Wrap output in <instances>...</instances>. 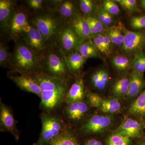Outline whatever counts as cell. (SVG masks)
Listing matches in <instances>:
<instances>
[{
	"instance_id": "obj_1",
	"label": "cell",
	"mask_w": 145,
	"mask_h": 145,
	"mask_svg": "<svg viewBox=\"0 0 145 145\" xmlns=\"http://www.w3.org/2000/svg\"><path fill=\"white\" fill-rule=\"evenodd\" d=\"M41 90V107L47 111L57 108L65 101L68 91L67 80L52 77L41 71L29 75Z\"/></svg>"
},
{
	"instance_id": "obj_2",
	"label": "cell",
	"mask_w": 145,
	"mask_h": 145,
	"mask_svg": "<svg viewBox=\"0 0 145 145\" xmlns=\"http://www.w3.org/2000/svg\"><path fill=\"white\" fill-rule=\"evenodd\" d=\"M29 19L41 33L48 46L57 44L64 22L57 11L44 8L33 13Z\"/></svg>"
},
{
	"instance_id": "obj_3",
	"label": "cell",
	"mask_w": 145,
	"mask_h": 145,
	"mask_svg": "<svg viewBox=\"0 0 145 145\" xmlns=\"http://www.w3.org/2000/svg\"><path fill=\"white\" fill-rule=\"evenodd\" d=\"M15 45L11 53L13 69L30 75L40 71V57L31 50L22 37L14 39Z\"/></svg>"
},
{
	"instance_id": "obj_4",
	"label": "cell",
	"mask_w": 145,
	"mask_h": 145,
	"mask_svg": "<svg viewBox=\"0 0 145 145\" xmlns=\"http://www.w3.org/2000/svg\"><path fill=\"white\" fill-rule=\"evenodd\" d=\"M46 74L67 80L69 72L66 56L57 44L48 46L40 57V71Z\"/></svg>"
},
{
	"instance_id": "obj_5",
	"label": "cell",
	"mask_w": 145,
	"mask_h": 145,
	"mask_svg": "<svg viewBox=\"0 0 145 145\" xmlns=\"http://www.w3.org/2000/svg\"><path fill=\"white\" fill-rule=\"evenodd\" d=\"M41 121V133L35 145H48L66 130L63 122L57 115L43 114Z\"/></svg>"
},
{
	"instance_id": "obj_6",
	"label": "cell",
	"mask_w": 145,
	"mask_h": 145,
	"mask_svg": "<svg viewBox=\"0 0 145 145\" xmlns=\"http://www.w3.org/2000/svg\"><path fill=\"white\" fill-rule=\"evenodd\" d=\"M84 41L76 34L68 23L64 22L57 39V45L65 56L75 52Z\"/></svg>"
},
{
	"instance_id": "obj_7",
	"label": "cell",
	"mask_w": 145,
	"mask_h": 145,
	"mask_svg": "<svg viewBox=\"0 0 145 145\" xmlns=\"http://www.w3.org/2000/svg\"><path fill=\"white\" fill-rule=\"evenodd\" d=\"M21 37L27 46L40 57L48 47L41 33L30 20L24 28Z\"/></svg>"
},
{
	"instance_id": "obj_8",
	"label": "cell",
	"mask_w": 145,
	"mask_h": 145,
	"mask_svg": "<svg viewBox=\"0 0 145 145\" xmlns=\"http://www.w3.org/2000/svg\"><path fill=\"white\" fill-rule=\"evenodd\" d=\"M113 121L112 116L94 114L82 125L80 130L86 135L101 133L110 128Z\"/></svg>"
},
{
	"instance_id": "obj_9",
	"label": "cell",
	"mask_w": 145,
	"mask_h": 145,
	"mask_svg": "<svg viewBox=\"0 0 145 145\" xmlns=\"http://www.w3.org/2000/svg\"><path fill=\"white\" fill-rule=\"evenodd\" d=\"M87 99L91 106L96 108L103 113L111 114L121 110V105L116 98L103 99L96 93L88 91L86 94Z\"/></svg>"
},
{
	"instance_id": "obj_10",
	"label": "cell",
	"mask_w": 145,
	"mask_h": 145,
	"mask_svg": "<svg viewBox=\"0 0 145 145\" xmlns=\"http://www.w3.org/2000/svg\"><path fill=\"white\" fill-rule=\"evenodd\" d=\"M8 76L21 89L34 93L40 98L42 93L41 89L30 75L13 69L8 72Z\"/></svg>"
},
{
	"instance_id": "obj_11",
	"label": "cell",
	"mask_w": 145,
	"mask_h": 145,
	"mask_svg": "<svg viewBox=\"0 0 145 145\" xmlns=\"http://www.w3.org/2000/svg\"><path fill=\"white\" fill-rule=\"evenodd\" d=\"M15 1H0V27L2 34L5 37H10L11 21L15 11Z\"/></svg>"
},
{
	"instance_id": "obj_12",
	"label": "cell",
	"mask_w": 145,
	"mask_h": 145,
	"mask_svg": "<svg viewBox=\"0 0 145 145\" xmlns=\"http://www.w3.org/2000/svg\"><path fill=\"white\" fill-rule=\"evenodd\" d=\"M115 132L130 139L140 138L144 132V126L137 119L127 117L123 120Z\"/></svg>"
},
{
	"instance_id": "obj_13",
	"label": "cell",
	"mask_w": 145,
	"mask_h": 145,
	"mask_svg": "<svg viewBox=\"0 0 145 145\" xmlns=\"http://www.w3.org/2000/svg\"><path fill=\"white\" fill-rule=\"evenodd\" d=\"M120 27L124 34V40L122 46L123 50L130 54L138 52L144 43V34L140 32L127 30L121 25Z\"/></svg>"
},
{
	"instance_id": "obj_14",
	"label": "cell",
	"mask_w": 145,
	"mask_h": 145,
	"mask_svg": "<svg viewBox=\"0 0 145 145\" xmlns=\"http://www.w3.org/2000/svg\"><path fill=\"white\" fill-rule=\"evenodd\" d=\"M29 23V18L26 10L21 8L16 9L10 24L9 39L14 40L20 37L24 28Z\"/></svg>"
},
{
	"instance_id": "obj_15",
	"label": "cell",
	"mask_w": 145,
	"mask_h": 145,
	"mask_svg": "<svg viewBox=\"0 0 145 145\" xmlns=\"http://www.w3.org/2000/svg\"><path fill=\"white\" fill-rule=\"evenodd\" d=\"M0 124L1 129L10 132L18 140V130L12 110L1 101L0 105Z\"/></svg>"
},
{
	"instance_id": "obj_16",
	"label": "cell",
	"mask_w": 145,
	"mask_h": 145,
	"mask_svg": "<svg viewBox=\"0 0 145 145\" xmlns=\"http://www.w3.org/2000/svg\"><path fill=\"white\" fill-rule=\"evenodd\" d=\"M68 23L81 39L84 40H91V35L89 25L83 15L77 13Z\"/></svg>"
},
{
	"instance_id": "obj_17",
	"label": "cell",
	"mask_w": 145,
	"mask_h": 145,
	"mask_svg": "<svg viewBox=\"0 0 145 145\" xmlns=\"http://www.w3.org/2000/svg\"><path fill=\"white\" fill-rule=\"evenodd\" d=\"M88 110V105L82 101L68 105L65 108V113L68 120L77 122L83 119Z\"/></svg>"
},
{
	"instance_id": "obj_18",
	"label": "cell",
	"mask_w": 145,
	"mask_h": 145,
	"mask_svg": "<svg viewBox=\"0 0 145 145\" xmlns=\"http://www.w3.org/2000/svg\"><path fill=\"white\" fill-rule=\"evenodd\" d=\"M85 96L84 84L82 78H78L68 90L65 102L67 105L83 101Z\"/></svg>"
},
{
	"instance_id": "obj_19",
	"label": "cell",
	"mask_w": 145,
	"mask_h": 145,
	"mask_svg": "<svg viewBox=\"0 0 145 145\" xmlns=\"http://www.w3.org/2000/svg\"><path fill=\"white\" fill-rule=\"evenodd\" d=\"M130 83L128 92L126 97L131 100L137 97L142 90L145 85L143 75L133 71L129 77Z\"/></svg>"
},
{
	"instance_id": "obj_20",
	"label": "cell",
	"mask_w": 145,
	"mask_h": 145,
	"mask_svg": "<svg viewBox=\"0 0 145 145\" xmlns=\"http://www.w3.org/2000/svg\"><path fill=\"white\" fill-rule=\"evenodd\" d=\"M90 80L94 88L98 90H103L106 88L109 82V74L105 69H101L92 72Z\"/></svg>"
},
{
	"instance_id": "obj_21",
	"label": "cell",
	"mask_w": 145,
	"mask_h": 145,
	"mask_svg": "<svg viewBox=\"0 0 145 145\" xmlns=\"http://www.w3.org/2000/svg\"><path fill=\"white\" fill-rule=\"evenodd\" d=\"M64 22L69 23L77 14L75 3L71 1H63L56 9Z\"/></svg>"
},
{
	"instance_id": "obj_22",
	"label": "cell",
	"mask_w": 145,
	"mask_h": 145,
	"mask_svg": "<svg viewBox=\"0 0 145 145\" xmlns=\"http://www.w3.org/2000/svg\"><path fill=\"white\" fill-rule=\"evenodd\" d=\"M66 60L69 72L76 73L81 70L86 59L79 52L75 51L66 56Z\"/></svg>"
},
{
	"instance_id": "obj_23",
	"label": "cell",
	"mask_w": 145,
	"mask_h": 145,
	"mask_svg": "<svg viewBox=\"0 0 145 145\" xmlns=\"http://www.w3.org/2000/svg\"><path fill=\"white\" fill-rule=\"evenodd\" d=\"M129 83V78L127 77H123L115 81L112 89L114 98L119 99L126 96L128 92Z\"/></svg>"
},
{
	"instance_id": "obj_24",
	"label": "cell",
	"mask_w": 145,
	"mask_h": 145,
	"mask_svg": "<svg viewBox=\"0 0 145 145\" xmlns=\"http://www.w3.org/2000/svg\"><path fill=\"white\" fill-rule=\"evenodd\" d=\"M76 51L86 59L99 57V52L91 40L83 41L78 46Z\"/></svg>"
},
{
	"instance_id": "obj_25",
	"label": "cell",
	"mask_w": 145,
	"mask_h": 145,
	"mask_svg": "<svg viewBox=\"0 0 145 145\" xmlns=\"http://www.w3.org/2000/svg\"><path fill=\"white\" fill-rule=\"evenodd\" d=\"M128 112L133 115L145 117V89L131 104Z\"/></svg>"
},
{
	"instance_id": "obj_26",
	"label": "cell",
	"mask_w": 145,
	"mask_h": 145,
	"mask_svg": "<svg viewBox=\"0 0 145 145\" xmlns=\"http://www.w3.org/2000/svg\"><path fill=\"white\" fill-rule=\"evenodd\" d=\"M48 145H80L73 133L65 130Z\"/></svg>"
},
{
	"instance_id": "obj_27",
	"label": "cell",
	"mask_w": 145,
	"mask_h": 145,
	"mask_svg": "<svg viewBox=\"0 0 145 145\" xmlns=\"http://www.w3.org/2000/svg\"><path fill=\"white\" fill-rule=\"evenodd\" d=\"M84 16L89 25L91 37L103 33L105 30V26H106L99 20V18L92 15Z\"/></svg>"
},
{
	"instance_id": "obj_28",
	"label": "cell",
	"mask_w": 145,
	"mask_h": 145,
	"mask_svg": "<svg viewBox=\"0 0 145 145\" xmlns=\"http://www.w3.org/2000/svg\"><path fill=\"white\" fill-rule=\"evenodd\" d=\"M11 53L7 45L1 41L0 42V65L2 67L13 68L11 61Z\"/></svg>"
},
{
	"instance_id": "obj_29",
	"label": "cell",
	"mask_w": 145,
	"mask_h": 145,
	"mask_svg": "<svg viewBox=\"0 0 145 145\" xmlns=\"http://www.w3.org/2000/svg\"><path fill=\"white\" fill-rule=\"evenodd\" d=\"M107 34L112 44L116 46H122L124 40V34L120 27H112L109 29Z\"/></svg>"
},
{
	"instance_id": "obj_30",
	"label": "cell",
	"mask_w": 145,
	"mask_h": 145,
	"mask_svg": "<svg viewBox=\"0 0 145 145\" xmlns=\"http://www.w3.org/2000/svg\"><path fill=\"white\" fill-rule=\"evenodd\" d=\"M106 143V145H131L132 141L130 138L114 132L107 137Z\"/></svg>"
},
{
	"instance_id": "obj_31",
	"label": "cell",
	"mask_w": 145,
	"mask_h": 145,
	"mask_svg": "<svg viewBox=\"0 0 145 145\" xmlns=\"http://www.w3.org/2000/svg\"><path fill=\"white\" fill-rule=\"evenodd\" d=\"M112 63L117 70L122 71L126 70L130 65L129 59L124 55H117L112 59Z\"/></svg>"
},
{
	"instance_id": "obj_32",
	"label": "cell",
	"mask_w": 145,
	"mask_h": 145,
	"mask_svg": "<svg viewBox=\"0 0 145 145\" xmlns=\"http://www.w3.org/2000/svg\"><path fill=\"white\" fill-rule=\"evenodd\" d=\"M133 71L143 75L145 71V54L140 52L136 54L133 63Z\"/></svg>"
},
{
	"instance_id": "obj_33",
	"label": "cell",
	"mask_w": 145,
	"mask_h": 145,
	"mask_svg": "<svg viewBox=\"0 0 145 145\" xmlns=\"http://www.w3.org/2000/svg\"><path fill=\"white\" fill-rule=\"evenodd\" d=\"M79 7L83 16L91 15L95 9L93 1L91 0H81L79 1Z\"/></svg>"
},
{
	"instance_id": "obj_34",
	"label": "cell",
	"mask_w": 145,
	"mask_h": 145,
	"mask_svg": "<svg viewBox=\"0 0 145 145\" xmlns=\"http://www.w3.org/2000/svg\"><path fill=\"white\" fill-rule=\"evenodd\" d=\"M104 10L112 16H116L120 12V8L115 1L106 0L103 2Z\"/></svg>"
},
{
	"instance_id": "obj_35",
	"label": "cell",
	"mask_w": 145,
	"mask_h": 145,
	"mask_svg": "<svg viewBox=\"0 0 145 145\" xmlns=\"http://www.w3.org/2000/svg\"><path fill=\"white\" fill-rule=\"evenodd\" d=\"M104 35L103 33L92 36L91 40L98 52L105 54V50L104 46Z\"/></svg>"
},
{
	"instance_id": "obj_36",
	"label": "cell",
	"mask_w": 145,
	"mask_h": 145,
	"mask_svg": "<svg viewBox=\"0 0 145 145\" xmlns=\"http://www.w3.org/2000/svg\"><path fill=\"white\" fill-rule=\"evenodd\" d=\"M99 20L105 26H109L113 22L112 16L104 10L103 7L99 8L98 12Z\"/></svg>"
},
{
	"instance_id": "obj_37",
	"label": "cell",
	"mask_w": 145,
	"mask_h": 145,
	"mask_svg": "<svg viewBox=\"0 0 145 145\" xmlns=\"http://www.w3.org/2000/svg\"><path fill=\"white\" fill-rule=\"evenodd\" d=\"M130 24L133 29H140L145 28V16H135L130 20Z\"/></svg>"
},
{
	"instance_id": "obj_38",
	"label": "cell",
	"mask_w": 145,
	"mask_h": 145,
	"mask_svg": "<svg viewBox=\"0 0 145 145\" xmlns=\"http://www.w3.org/2000/svg\"><path fill=\"white\" fill-rule=\"evenodd\" d=\"M25 1L29 8L37 11L44 8V6L46 3V1L43 0H27Z\"/></svg>"
},
{
	"instance_id": "obj_39",
	"label": "cell",
	"mask_w": 145,
	"mask_h": 145,
	"mask_svg": "<svg viewBox=\"0 0 145 145\" xmlns=\"http://www.w3.org/2000/svg\"><path fill=\"white\" fill-rule=\"evenodd\" d=\"M122 7L129 11H134L137 9V1L135 0H118L115 1Z\"/></svg>"
},
{
	"instance_id": "obj_40",
	"label": "cell",
	"mask_w": 145,
	"mask_h": 145,
	"mask_svg": "<svg viewBox=\"0 0 145 145\" xmlns=\"http://www.w3.org/2000/svg\"><path fill=\"white\" fill-rule=\"evenodd\" d=\"M104 43L105 50L106 55H109L110 54L112 43L107 34H104Z\"/></svg>"
},
{
	"instance_id": "obj_41",
	"label": "cell",
	"mask_w": 145,
	"mask_h": 145,
	"mask_svg": "<svg viewBox=\"0 0 145 145\" xmlns=\"http://www.w3.org/2000/svg\"><path fill=\"white\" fill-rule=\"evenodd\" d=\"M84 145H103V143L101 141L94 139V138H91L86 140L85 142Z\"/></svg>"
},
{
	"instance_id": "obj_42",
	"label": "cell",
	"mask_w": 145,
	"mask_h": 145,
	"mask_svg": "<svg viewBox=\"0 0 145 145\" xmlns=\"http://www.w3.org/2000/svg\"><path fill=\"white\" fill-rule=\"evenodd\" d=\"M140 3H141L142 7L145 9V0H142V1H140Z\"/></svg>"
},
{
	"instance_id": "obj_43",
	"label": "cell",
	"mask_w": 145,
	"mask_h": 145,
	"mask_svg": "<svg viewBox=\"0 0 145 145\" xmlns=\"http://www.w3.org/2000/svg\"><path fill=\"white\" fill-rule=\"evenodd\" d=\"M136 145H144V142H143L140 143V144H138Z\"/></svg>"
},
{
	"instance_id": "obj_44",
	"label": "cell",
	"mask_w": 145,
	"mask_h": 145,
	"mask_svg": "<svg viewBox=\"0 0 145 145\" xmlns=\"http://www.w3.org/2000/svg\"><path fill=\"white\" fill-rule=\"evenodd\" d=\"M144 145H145V142H144Z\"/></svg>"
}]
</instances>
